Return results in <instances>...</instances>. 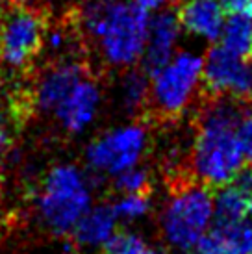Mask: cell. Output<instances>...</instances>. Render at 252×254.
<instances>
[{
	"label": "cell",
	"instance_id": "obj_5",
	"mask_svg": "<svg viewBox=\"0 0 252 254\" xmlns=\"http://www.w3.org/2000/svg\"><path fill=\"white\" fill-rule=\"evenodd\" d=\"M204 58L193 52H178L150 74L148 108L156 121H176L202 85Z\"/></svg>",
	"mask_w": 252,
	"mask_h": 254
},
{
	"label": "cell",
	"instance_id": "obj_15",
	"mask_svg": "<svg viewBox=\"0 0 252 254\" xmlns=\"http://www.w3.org/2000/svg\"><path fill=\"white\" fill-rule=\"evenodd\" d=\"M249 213V195L236 182L221 186L213 197V221L215 223H234L245 219Z\"/></svg>",
	"mask_w": 252,
	"mask_h": 254
},
{
	"label": "cell",
	"instance_id": "obj_10",
	"mask_svg": "<svg viewBox=\"0 0 252 254\" xmlns=\"http://www.w3.org/2000/svg\"><path fill=\"white\" fill-rule=\"evenodd\" d=\"M180 21L176 9H165L148 19V30H147V41L143 49V71L148 76L156 72L160 67L167 64L171 58L175 56V47L180 37Z\"/></svg>",
	"mask_w": 252,
	"mask_h": 254
},
{
	"label": "cell",
	"instance_id": "obj_14",
	"mask_svg": "<svg viewBox=\"0 0 252 254\" xmlns=\"http://www.w3.org/2000/svg\"><path fill=\"white\" fill-rule=\"evenodd\" d=\"M117 215L112 204H98L89 208L72 228L74 243L85 247H102L115 234Z\"/></svg>",
	"mask_w": 252,
	"mask_h": 254
},
{
	"label": "cell",
	"instance_id": "obj_26",
	"mask_svg": "<svg viewBox=\"0 0 252 254\" xmlns=\"http://www.w3.org/2000/svg\"><path fill=\"white\" fill-rule=\"evenodd\" d=\"M147 254H169L165 249H161V247H148Z\"/></svg>",
	"mask_w": 252,
	"mask_h": 254
},
{
	"label": "cell",
	"instance_id": "obj_28",
	"mask_svg": "<svg viewBox=\"0 0 252 254\" xmlns=\"http://www.w3.org/2000/svg\"><path fill=\"white\" fill-rule=\"evenodd\" d=\"M4 2H6V0H0V7L4 6Z\"/></svg>",
	"mask_w": 252,
	"mask_h": 254
},
{
	"label": "cell",
	"instance_id": "obj_19",
	"mask_svg": "<svg viewBox=\"0 0 252 254\" xmlns=\"http://www.w3.org/2000/svg\"><path fill=\"white\" fill-rule=\"evenodd\" d=\"M115 190L123 193H139V191H150V175L145 167L133 165L128 169L121 171L119 175H115Z\"/></svg>",
	"mask_w": 252,
	"mask_h": 254
},
{
	"label": "cell",
	"instance_id": "obj_11",
	"mask_svg": "<svg viewBox=\"0 0 252 254\" xmlns=\"http://www.w3.org/2000/svg\"><path fill=\"white\" fill-rule=\"evenodd\" d=\"M98 106H100V87L93 78H89V74H85L52 113L56 115L63 130L78 134L93 123V119L97 117Z\"/></svg>",
	"mask_w": 252,
	"mask_h": 254
},
{
	"label": "cell",
	"instance_id": "obj_12",
	"mask_svg": "<svg viewBox=\"0 0 252 254\" xmlns=\"http://www.w3.org/2000/svg\"><path fill=\"white\" fill-rule=\"evenodd\" d=\"M178 21L188 34L202 41H217L224 26V7L217 0H188L176 9Z\"/></svg>",
	"mask_w": 252,
	"mask_h": 254
},
{
	"label": "cell",
	"instance_id": "obj_16",
	"mask_svg": "<svg viewBox=\"0 0 252 254\" xmlns=\"http://www.w3.org/2000/svg\"><path fill=\"white\" fill-rule=\"evenodd\" d=\"M150 95V76L143 69L126 71L121 80V102L130 115H145Z\"/></svg>",
	"mask_w": 252,
	"mask_h": 254
},
{
	"label": "cell",
	"instance_id": "obj_2",
	"mask_svg": "<svg viewBox=\"0 0 252 254\" xmlns=\"http://www.w3.org/2000/svg\"><path fill=\"white\" fill-rule=\"evenodd\" d=\"M74 26L97 45L106 64L125 69L139 62L143 54L148 11L126 0H85Z\"/></svg>",
	"mask_w": 252,
	"mask_h": 254
},
{
	"label": "cell",
	"instance_id": "obj_20",
	"mask_svg": "<svg viewBox=\"0 0 252 254\" xmlns=\"http://www.w3.org/2000/svg\"><path fill=\"white\" fill-rule=\"evenodd\" d=\"M148 245L139 234L115 232L104 243V254H147Z\"/></svg>",
	"mask_w": 252,
	"mask_h": 254
},
{
	"label": "cell",
	"instance_id": "obj_22",
	"mask_svg": "<svg viewBox=\"0 0 252 254\" xmlns=\"http://www.w3.org/2000/svg\"><path fill=\"white\" fill-rule=\"evenodd\" d=\"M13 115L7 117L4 112H0V158L6 154L9 147H11V125H13Z\"/></svg>",
	"mask_w": 252,
	"mask_h": 254
},
{
	"label": "cell",
	"instance_id": "obj_3",
	"mask_svg": "<svg viewBox=\"0 0 252 254\" xmlns=\"http://www.w3.org/2000/svg\"><path fill=\"white\" fill-rule=\"evenodd\" d=\"M213 223V195L193 178L173 180V193L161 215L163 238L178 251H193Z\"/></svg>",
	"mask_w": 252,
	"mask_h": 254
},
{
	"label": "cell",
	"instance_id": "obj_9",
	"mask_svg": "<svg viewBox=\"0 0 252 254\" xmlns=\"http://www.w3.org/2000/svg\"><path fill=\"white\" fill-rule=\"evenodd\" d=\"M85 74L89 72L82 62L76 60L54 62L37 80L32 95V106L39 108L41 112H54L58 104Z\"/></svg>",
	"mask_w": 252,
	"mask_h": 254
},
{
	"label": "cell",
	"instance_id": "obj_23",
	"mask_svg": "<svg viewBox=\"0 0 252 254\" xmlns=\"http://www.w3.org/2000/svg\"><path fill=\"white\" fill-rule=\"evenodd\" d=\"M224 9L232 13H241L252 17V0H221Z\"/></svg>",
	"mask_w": 252,
	"mask_h": 254
},
{
	"label": "cell",
	"instance_id": "obj_4",
	"mask_svg": "<svg viewBox=\"0 0 252 254\" xmlns=\"http://www.w3.org/2000/svg\"><path fill=\"white\" fill-rule=\"evenodd\" d=\"M91 208L87 178L74 165H56L47 173L37 195V213L52 234H70Z\"/></svg>",
	"mask_w": 252,
	"mask_h": 254
},
{
	"label": "cell",
	"instance_id": "obj_17",
	"mask_svg": "<svg viewBox=\"0 0 252 254\" xmlns=\"http://www.w3.org/2000/svg\"><path fill=\"white\" fill-rule=\"evenodd\" d=\"M219 39H221V47L232 54L243 58L252 54V17L232 13L230 19L224 21Z\"/></svg>",
	"mask_w": 252,
	"mask_h": 254
},
{
	"label": "cell",
	"instance_id": "obj_8",
	"mask_svg": "<svg viewBox=\"0 0 252 254\" xmlns=\"http://www.w3.org/2000/svg\"><path fill=\"white\" fill-rule=\"evenodd\" d=\"M202 85L210 97L252 100V64L223 47H213L204 58Z\"/></svg>",
	"mask_w": 252,
	"mask_h": 254
},
{
	"label": "cell",
	"instance_id": "obj_1",
	"mask_svg": "<svg viewBox=\"0 0 252 254\" xmlns=\"http://www.w3.org/2000/svg\"><path fill=\"white\" fill-rule=\"evenodd\" d=\"M243 119L239 102L210 97L195 121V135L189 154L191 177L208 188H221L243 169V150L238 127Z\"/></svg>",
	"mask_w": 252,
	"mask_h": 254
},
{
	"label": "cell",
	"instance_id": "obj_24",
	"mask_svg": "<svg viewBox=\"0 0 252 254\" xmlns=\"http://www.w3.org/2000/svg\"><path fill=\"white\" fill-rule=\"evenodd\" d=\"M137 6H141L143 9H147V11H150V9H158V7H161L167 0H133Z\"/></svg>",
	"mask_w": 252,
	"mask_h": 254
},
{
	"label": "cell",
	"instance_id": "obj_6",
	"mask_svg": "<svg viewBox=\"0 0 252 254\" xmlns=\"http://www.w3.org/2000/svg\"><path fill=\"white\" fill-rule=\"evenodd\" d=\"M47 30L41 7H0V60L11 69H26L45 49Z\"/></svg>",
	"mask_w": 252,
	"mask_h": 254
},
{
	"label": "cell",
	"instance_id": "obj_13",
	"mask_svg": "<svg viewBox=\"0 0 252 254\" xmlns=\"http://www.w3.org/2000/svg\"><path fill=\"white\" fill-rule=\"evenodd\" d=\"M198 254H252V221L215 223L196 245Z\"/></svg>",
	"mask_w": 252,
	"mask_h": 254
},
{
	"label": "cell",
	"instance_id": "obj_18",
	"mask_svg": "<svg viewBox=\"0 0 252 254\" xmlns=\"http://www.w3.org/2000/svg\"><path fill=\"white\" fill-rule=\"evenodd\" d=\"M112 206L117 219L135 221V219L147 215L148 210H150V191L123 193Z\"/></svg>",
	"mask_w": 252,
	"mask_h": 254
},
{
	"label": "cell",
	"instance_id": "obj_7",
	"mask_svg": "<svg viewBox=\"0 0 252 254\" xmlns=\"http://www.w3.org/2000/svg\"><path fill=\"white\" fill-rule=\"evenodd\" d=\"M148 134L141 125H128L110 130L89 143L85 160L89 169L98 175H119L137 165L147 152Z\"/></svg>",
	"mask_w": 252,
	"mask_h": 254
},
{
	"label": "cell",
	"instance_id": "obj_27",
	"mask_svg": "<svg viewBox=\"0 0 252 254\" xmlns=\"http://www.w3.org/2000/svg\"><path fill=\"white\" fill-rule=\"evenodd\" d=\"M249 213L252 215V188H251V191H249Z\"/></svg>",
	"mask_w": 252,
	"mask_h": 254
},
{
	"label": "cell",
	"instance_id": "obj_25",
	"mask_svg": "<svg viewBox=\"0 0 252 254\" xmlns=\"http://www.w3.org/2000/svg\"><path fill=\"white\" fill-rule=\"evenodd\" d=\"M15 6H24V7H39L43 0H9Z\"/></svg>",
	"mask_w": 252,
	"mask_h": 254
},
{
	"label": "cell",
	"instance_id": "obj_29",
	"mask_svg": "<svg viewBox=\"0 0 252 254\" xmlns=\"http://www.w3.org/2000/svg\"><path fill=\"white\" fill-rule=\"evenodd\" d=\"M186 254H193V253H189V251H188V253H186ZM196 254H198V253H196Z\"/></svg>",
	"mask_w": 252,
	"mask_h": 254
},
{
	"label": "cell",
	"instance_id": "obj_21",
	"mask_svg": "<svg viewBox=\"0 0 252 254\" xmlns=\"http://www.w3.org/2000/svg\"><path fill=\"white\" fill-rule=\"evenodd\" d=\"M239 145L243 150V158L252 165V115H243V119L238 127Z\"/></svg>",
	"mask_w": 252,
	"mask_h": 254
}]
</instances>
